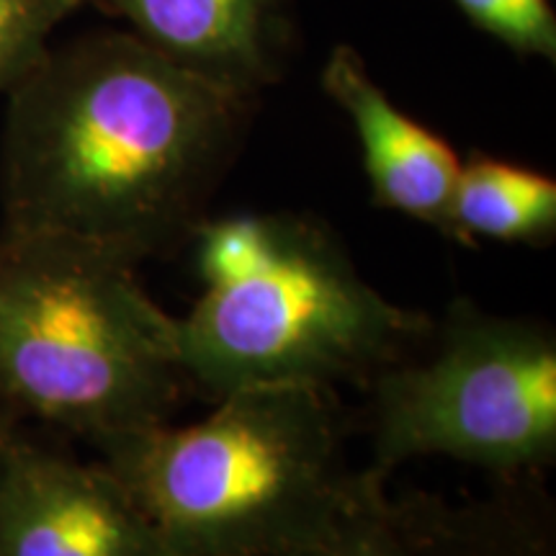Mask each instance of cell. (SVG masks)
I'll return each mask as SVG.
<instances>
[{
  "label": "cell",
  "mask_w": 556,
  "mask_h": 556,
  "mask_svg": "<svg viewBox=\"0 0 556 556\" xmlns=\"http://www.w3.org/2000/svg\"><path fill=\"white\" fill-rule=\"evenodd\" d=\"M5 99L0 229L83 240L135 266L189 245L255 103L131 31L50 47Z\"/></svg>",
  "instance_id": "6da1fadb"
},
{
  "label": "cell",
  "mask_w": 556,
  "mask_h": 556,
  "mask_svg": "<svg viewBox=\"0 0 556 556\" xmlns=\"http://www.w3.org/2000/svg\"><path fill=\"white\" fill-rule=\"evenodd\" d=\"M201 294L176 317L186 384H366L426 343L433 317L371 287L328 225L294 212L206 217L191 235Z\"/></svg>",
  "instance_id": "7a4b0ae2"
},
{
  "label": "cell",
  "mask_w": 556,
  "mask_h": 556,
  "mask_svg": "<svg viewBox=\"0 0 556 556\" xmlns=\"http://www.w3.org/2000/svg\"><path fill=\"white\" fill-rule=\"evenodd\" d=\"M343 441L336 389L268 384L225 394L191 426L109 438L96 454L170 556H283L343 497Z\"/></svg>",
  "instance_id": "3957f363"
},
{
  "label": "cell",
  "mask_w": 556,
  "mask_h": 556,
  "mask_svg": "<svg viewBox=\"0 0 556 556\" xmlns=\"http://www.w3.org/2000/svg\"><path fill=\"white\" fill-rule=\"evenodd\" d=\"M135 263L0 229V407L90 446L168 422L186 392L176 317Z\"/></svg>",
  "instance_id": "277c9868"
},
{
  "label": "cell",
  "mask_w": 556,
  "mask_h": 556,
  "mask_svg": "<svg viewBox=\"0 0 556 556\" xmlns=\"http://www.w3.org/2000/svg\"><path fill=\"white\" fill-rule=\"evenodd\" d=\"M374 475L443 456L500 479L541 477L556 462V332L467 296L426 343L364 384Z\"/></svg>",
  "instance_id": "5b68a950"
},
{
  "label": "cell",
  "mask_w": 556,
  "mask_h": 556,
  "mask_svg": "<svg viewBox=\"0 0 556 556\" xmlns=\"http://www.w3.org/2000/svg\"><path fill=\"white\" fill-rule=\"evenodd\" d=\"M0 556H170L119 479L18 428L0 471Z\"/></svg>",
  "instance_id": "8992f818"
},
{
  "label": "cell",
  "mask_w": 556,
  "mask_h": 556,
  "mask_svg": "<svg viewBox=\"0 0 556 556\" xmlns=\"http://www.w3.org/2000/svg\"><path fill=\"white\" fill-rule=\"evenodd\" d=\"M127 21L152 50L214 86L255 101L281 80L291 0H88Z\"/></svg>",
  "instance_id": "52a82bcc"
},
{
  "label": "cell",
  "mask_w": 556,
  "mask_h": 556,
  "mask_svg": "<svg viewBox=\"0 0 556 556\" xmlns=\"http://www.w3.org/2000/svg\"><path fill=\"white\" fill-rule=\"evenodd\" d=\"M319 83L353 124L374 204L451 238V199L462 168L456 150L389 99L353 47L330 52Z\"/></svg>",
  "instance_id": "ba28073f"
},
{
  "label": "cell",
  "mask_w": 556,
  "mask_h": 556,
  "mask_svg": "<svg viewBox=\"0 0 556 556\" xmlns=\"http://www.w3.org/2000/svg\"><path fill=\"white\" fill-rule=\"evenodd\" d=\"M415 556H556V510L539 477L500 479L486 495L394 497Z\"/></svg>",
  "instance_id": "9c48e42d"
},
{
  "label": "cell",
  "mask_w": 556,
  "mask_h": 556,
  "mask_svg": "<svg viewBox=\"0 0 556 556\" xmlns=\"http://www.w3.org/2000/svg\"><path fill=\"white\" fill-rule=\"evenodd\" d=\"M556 238V180L528 165L471 152L451 199V238L544 248Z\"/></svg>",
  "instance_id": "30bf717a"
},
{
  "label": "cell",
  "mask_w": 556,
  "mask_h": 556,
  "mask_svg": "<svg viewBox=\"0 0 556 556\" xmlns=\"http://www.w3.org/2000/svg\"><path fill=\"white\" fill-rule=\"evenodd\" d=\"M283 556H415L387 479L371 469L351 471L345 492L317 533Z\"/></svg>",
  "instance_id": "8fae6325"
},
{
  "label": "cell",
  "mask_w": 556,
  "mask_h": 556,
  "mask_svg": "<svg viewBox=\"0 0 556 556\" xmlns=\"http://www.w3.org/2000/svg\"><path fill=\"white\" fill-rule=\"evenodd\" d=\"M88 0H0V96L50 52L52 34Z\"/></svg>",
  "instance_id": "7c38bea8"
},
{
  "label": "cell",
  "mask_w": 556,
  "mask_h": 556,
  "mask_svg": "<svg viewBox=\"0 0 556 556\" xmlns=\"http://www.w3.org/2000/svg\"><path fill=\"white\" fill-rule=\"evenodd\" d=\"M479 29L518 54L556 60V16L548 0H454Z\"/></svg>",
  "instance_id": "4fadbf2b"
},
{
  "label": "cell",
  "mask_w": 556,
  "mask_h": 556,
  "mask_svg": "<svg viewBox=\"0 0 556 556\" xmlns=\"http://www.w3.org/2000/svg\"><path fill=\"white\" fill-rule=\"evenodd\" d=\"M16 433H18V420L0 407V471L5 467V458H9L11 443L13 438H16Z\"/></svg>",
  "instance_id": "5bb4252c"
}]
</instances>
